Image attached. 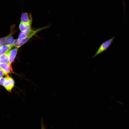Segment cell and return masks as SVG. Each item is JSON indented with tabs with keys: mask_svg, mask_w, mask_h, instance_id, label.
Listing matches in <instances>:
<instances>
[{
	"mask_svg": "<svg viewBox=\"0 0 129 129\" xmlns=\"http://www.w3.org/2000/svg\"><path fill=\"white\" fill-rule=\"evenodd\" d=\"M115 37V36H114L106 41L102 43L100 45L96 53L92 58H93L95 57L99 54L106 50L112 43Z\"/></svg>",
	"mask_w": 129,
	"mask_h": 129,
	"instance_id": "6da1fadb",
	"label": "cell"
},
{
	"mask_svg": "<svg viewBox=\"0 0 129 129\" xmlns=\"http://www.w3.org/2000/svg\"><path fill=\"white\" fill-rule=\"evenodd\" d=\"M36 34V33L35 32H33L22 39H18L15 40L13 46L18 48H19L27 42Z\"/></svg>",
	"mask_w": 129,
	"mask_h": 129,
	"instance_id": "7a4b0ae2",
	"label": "cell"
},
{
	"mask_svg": "<svg viewBox=\"0 0 129 129\" xmlns=\"http://www.w3.org/2000/svg\"><path fill=\"white\" fill-rule=\"evenodd\" d=\"M5 78V80L3 86L7 91L11 92V90L14 86V81L12 78L9 77L7 75Z\"/></svg>",
	"mask_w": 129,
	"mask_h": 129,
	"instance_id": "3957f363",
	"label": "cell"
},
{
	"mask_svg": "<svg viewBox=\"0 0 129 129\" xmlns=\"http://www.w3.org/2000/svg\"><path fill=\"white\" fill-rule=\"evenodd\" d=\"M21 20L22 22L31 25L32 18L31 13L28 14L27 12L23 13L21 15Z\"/></svg>",
	"mask_w": 129,
	"mask_h": 129,
	"instance_id": "277c9868",
	"label": "cell"
},
{
	"mask_svg": "<svg viewBox=\"0 0 129 129\" xmlns=\"http://www.w3.org/2000/svg\"><path fill=\"white\" fill-rule=\"evenodd\" d=\"M11 64L7 63H0V69L4 72L5 75L9 73L11 70Z\"/></svg>",
	"mask_w": 129,
	"mask_h": 129,
	"instance_id": "5b68a950",
	"label": "cell"
},
{
	"mask_svg": "<svg viewBox=\"0 0 129 129\" xmlns=\"http://www.w3.org/2000/svg\"><path fill=\"white\" fill-rule=\"evenodd\" d=\"M18 48L15 47L10 50L8 63L11 64L13 62L17 54Z\"/></svg>",
	"mask_w": 129,
	"mask_h": 129,
	"instance_id": "8992f818",
	"label": "cell"
},
{
	"mask_svg": "<svg viewBox=\"0 0 129 129\" xmlns=\"http://www.w3.org/2000/svg\"><path fill=\"white\" fill-rule=\"evenodd\" d=\"M33 30L34 29L31 28L24 31L21 32L19 35L18 39H20L25 38L31 33Z\"/></svg>",
	"mask_w": 129,
	"mask_h": 129,
	"instance_id": "52a82bcc",
	"label": "cell"
},
{
	"mask_svg": "<svg viewBox=\"0 0 129 129\" xmlns=\"http://www.w3.org/2000/svg\"><path fill=\"white\" fill-rule=\"evenodd\" d=\"M12 33H10L7 36L5 44V45L13 46L14 40L12 35Z\"/></svg>",
	"mask_w": 129,
	"mask_h": 129,
	"instance_id": "ba28073f",
	"label": "cell"
},
{
	"mask_svg": "<svg viewBox=\"0 0 129 129\" xmlns=\"http://www.w3.org/2000/svg\"><path fill=\"white\" fill-rule=\"evenodd\" d=\"M10 50L0 56V63H7L9 62Z\"/></svg>",
	"mask_w": 129,
	"mask_h": 129,
	"instance_id": "9c48e42d",
	"label": "cell"
},
{
	"mask_svg": "<svg viewBox=\"0 0 129 129\" xmlns=\"http://www.w3.org/2000/svg\"><path fill=\"white\" fill-rule=\"evenodd\" d=\"M12 46L5 45L0 47V56L10 50Z\"/></svg>",
	"mask_w": 129,
	"mask_h": 129,
	"instance_id": "30bf717a",
	"label": "cell"
},
{
	"mask_svg": "<svg viewBox=\"0 0 129 129\" xmlns=\"http://www.w3.org/2000/svg\"><path fill=\"white\" fill-rule=\"evenodd\" d=\"M31 26L21 22L19 26V28L21 31L22 32L31 28Z\"/></svg>",
	"mask_w": 129,
	"mask_h": 129,
	"instance_id": "8fae6325",
	"label": "cell"
},
{
	"mask_svg": "<svg viewBox=\"0 0 129 129\" xmlns=\"http://www.w3.org/2000/svg\"><path fill=\"white\" fill-rule=\"evenodd\" d=\"M7 36L0 38V47L4 45L5 43Z\"/></svg>",
	"mask_w": 129,
	"mask_h": 129,
	"instance_id": "7c38bea8",
	"label": "cell"
},
{
	"mask_svg": "<svg viewBox=\"0 0 129 129\" xmlns=\"http://www.w3.org/2000/svg\"><path fill=\"white\" fill-rule=\"evenodd\" d=\"M5 75L3 71L0 69V80L2 78L3 76Z\"/></svg>",
	"mask_w": 129,
	"mask_h": 129,
	"instance_id": "4fadbf2b",
	"label": "cell"
},
{
	"mask_svg": "<svg viewBox=\"0 0 129 129\" xmlns=\"http://www.w3.org/2000/svg\"><path fill=\"white\" fill-rule=\"evenodd\" d=\"M5 78H2L0 80V85L3 86L4 82L5 81Z\"/></svg>",
	"mask_w": 129,
	"mask_h": 129,
	"instance_id": "5bb4252c",
	"label": "cell"
},
{
	"mask_svg": "<svg viewBox=\"0 0 129 129\" xmlns=\"http://www.w3.org/2000/svg\"><path fill=\"white\" fill-rule=\"evenodd\" d=\"M41 129H45L43 122L42 120H41Z\"/></svg>",
	"mask_w": 129,
	"mask_h": 129,
	"instance_id": "9a60e30c",
	"label": "cell"
}]
</instances>
